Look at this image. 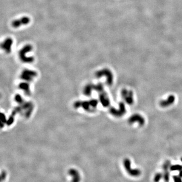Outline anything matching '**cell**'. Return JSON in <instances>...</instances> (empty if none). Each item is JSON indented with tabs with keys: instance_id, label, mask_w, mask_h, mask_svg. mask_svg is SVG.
<instances>
[{
	"instance_id": "obj_8",
	"label": "cell",
	"mask_w": 182,
	"mask_h": 182,
	"mask_svg": "<svg viewBox=\"0 0 182 182\" xmlns=\"http://www.w3.org/2000/svg\"><path fill=\"white\" fill-rule=\"evenodd\" d=\"M13 43V39L12 38H6L1 44V48L7 53H10L11 51V47Z\"/></svg>"
},
{
	"instance_id": "obj_3",
	"label": "cell",
	"mask_w": 182,
	"mask_h": 182,
	"mask_svg": "<svg viewBox=\"0 0 182 182\" xmlns=\"http://www.w3.org/2000/svg\"><path fill=\"white\" fill-rule=\"evenodd\" d=\"M126 106L123 102H120L119 104V108L118 109H115L114 108H112L110 109V112L112 115L117 117H123L126 113Z\"/></svg>"
},
{
	"instance_id": "obj_19",
	"label": "cell",
	"mask_w": 182,
	"mask_h": 182,
	"mask_svg": "<svg viewBox=\"0 0 182 182\" xmlns=\"http://www.w3.org/2000/svg\"><path fill=\"white\" fill-rule=\"evenodd\" d=\"M181 161H182V158H181Z\"/></svg>"
},
{
	"instance_id": "obj_1",
	"label": "cell",
	"mask_w": 182,
	"mask_h": 182,
	"mask_svg": "<svg viewBox=\"0 0 182 182\" xmlns=\"http://www.w3.org/2000/svg\"><path fill=\"white\" fill-rule=\"evenodd\" d=\"M33 50V47L31 45L27 44L24 46L19 52V56L22 61L25 63H31L34 60L33 57H27L26 54Z\"/></svg>"
},
{
	"instance_id": "obj_4",
	"label": "cell",
	"mask_w": 182,
	"mask_h": 182,
	"mask_svg": "<svg viewBox=\"0 0 182 182\" xmlns=\"http://www.w3.org/2000/svg\"><path fill=\"white\" fill-rule=\"evenodd\" d=\"M121 95L125 102L129 105H132L134 102L133 93L131 91L124 89L121 91Z\"/></svg>"
},
{
	"instance_id": "obj_17",
	"label": "cell",
	"mask_w": 182,
	"mask_h": 182,
	"mask_svg": "<svg viewBox=\"0 0 182 182\" xmlns=\"http://www.w3.org/2000/svg\"><path fill=\"white\" fill-rule=\"evenodd\" d=\"M6 177V173L5 172H2V173H1V181L4 180Z\"/></svg>"
},
{
	"instance_id": "obj_11",
	"label": "cell",
	"mask_w": 182,
	"mask_h": 182,
	"mask_svg": "<svg viewBox=\"0 0 182 182\" xmlns=\"http://www.w3.org/2000/svg\"><path fill=\"white\" fill-rule=\"evenodd\" d=\"M101 99H102V103L104 106H108L109 105L110 102L109 100L108 97L105 95V94L101 96Z\"/></svg>"
},
{
	"instance_id": "obj_9",
	"label": "cell",
	"mask_w": 182,
	"mask_h": 182,
	"mask_svg": "<svg viewBox=\"0 0 182 182\" xmlns=\"http://www.w3.org/2000/svg\"><path fill=\"white\" fill-rule=\"evenodd\" d=\"M175 101V97L174 95H169L166 100H162L160 102V105L161 107L165 108L170 106L172 105Z\"/></svg>"
},
{
	"instance_id": "obj_10",
	"label": "cell",
	"mask_w": 182,
	"mask_h": 182,
	"mask_svg": "<svg viewBox=\"0 0 182 182\" xmlns=\"http://www.w3.org/2000/svg\"><path fill=\"white\" fill-rule=\"evenodd\" d=\"M68 174L72 178V182H79L80 180V176L77 170L75 169H69Z\"/></svg>"
},
{
	"instance_id": "obj_5",
	"label": "cell",
	"mask_w": 182,
	"mask_h": 182,
	"mask_svg": "<svg viewBox=\"0 0 182 182\" xmlns=\"http://www.w3.org/2000/svg\"><path fill=\"white\" fill-rule=\"evenodd\" d=\"M128 123L130 124L138 123L140 126H142L144 125L145 121L143 116L140 115L138 113H135L130 117L128 120Z\"/></svg>"
},
{
	"instance_id": "obj_7",
	"label": "cell",
	"mask_w": 182,
	"mask_h": 182,
	"mask_svg": "<svg viewBox=\"0 0 182 182\" xmlns=\"http://www.w3.org/2000/svg\"><path fill=\"white\" fill-rule=\"evenodd\" d=\"M30 22V19L28 17H22L18 19L14 20L12 22V26L14 28H18L22 25H28Z\"/></svg>"
},
{
	"instance_id": "obj_18",
	"label": "cell",
	"mask_w": 182,
	"mask_h": 182,
	"mask_svg": "<svg viewBox=\"0 0 182 182\" xmlns=\"http://www.w3.org/2000/svg\"><path fill=\"white\" fill-rule=\"evenodd\" d=\"M179 176H180V177L182 178V171H180V172H179Z\"/></svg>"
},
{
	"instance_id": "obj_13",
	"label": "cell",
	"mask_w": 182,
	"mask_h": 182,
	"mask_svg": "<svg viewBox=\"0 0 182 182\" xmlns=\"http://www.w3.org/2000/svg\"><path fill=\"white\" fill-rule=\"evenodd\" d=\"M164 174H163V179L166 182H169V170H164Z\"/></svg>"
},
{
	"instance_id": "obj_15",
	"label": "cell",
	"mask_w": 182,
	"mask_h": 182,
	"mask_svg": "<svg viewBox=\"0 0 182 182\" xmlns=\"http://www.w3.org/2000/svg\"><path fill=\"white\" fill-rule=\"evenodd\" d=\"M171 166V162L169 160L166 161L163 165V170H167L170 169Z\"/></svg>"
},
{
	"instance_id": "obj_2",
	"label": "cell",
	"mask_w": 182,
	"mask_h": 182,
	"mask_svg": "<svg viewBox=\"0 0 182 182\" xmlns=\"http://www.w3.org/2000/svg\"><path fill=\"white\" fill-rule=\"evenodd\" d=\"M123 166L128 174L132 177H138L141 175V171L138 169H132L130 159L126 158L123 161Z\"/></svg>"
},
{
	"instance_id": "obj_16",
	"label": "cell",
	"mask_w": 182,
	"mask_h": 182,
	"mask_svg": "<svg viewBox=\"0 0 182 182\" xmlns=\"http://www.w3.org/2000/svg\"><path fill=\"white\" fill-rule=\"evenodd\" d=\"M173 179H174V182H182V178L179 176H174Z\"/></svg>"
},
{
	"instance_id": "obj_12",
	"label": "cell",
	"mask_w": 182,
	"mask_h": 182,
	"mask_svg": "<svg viewBox=\"0 0 182 182\" xmlns=\"http://www.w3.org/2000/svg\"><path fill=\"white\" fill-rule=\"evenodd\" d=\"M170 170L172 171H181L182 170V166L179 164L172 165L170 167Z\"/></svg>"
},
{
	"instance_id": "obj_14",
	"label": "cell",
	"mask_w": 182,
	"mask_h": 182,
	"mask_svg": "<svg viewBox=\"0 0 182 182\" xmlns=\"http://www.w3.org/2000/svg\"><path fill=\"white\" fill-rule=\"evenodd\" d=\"M162 178H163V174H160V173L156 174V175L154 177V182H159V181L162 179Z\"/></svg>"
},
{
	"instance_id": "obj_6",
	"label": "cell",
	"mask_w": 182,
	"mask_h": 182,
	"mask_svg": "<svg viewBox=\"0 0 182 182\" xmlns=\"http://www.w3.org/2000/svg\"><path fill=\"white\" fill-rule=\"evenodd\" d=\"M97 76L98 77L105 76L106 77L107 83L109 85H111L113 82V74L112 72L108 68H104L103 70L99 71L97 73Z\"/></svg>"
}]
</instances>
